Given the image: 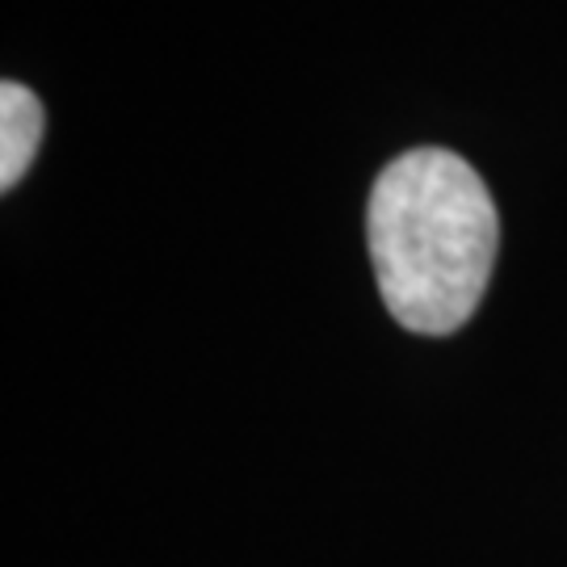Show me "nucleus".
<instances>
[{"label":"nucleus","mask_w":567,"mask_h":567,"mask_svg":"<svg viewBox=\"0 0 567 567\" xmlns=\"http://www.w3.org/2000/svg\"><path fill=\"white\" fill-rule=\"evenodd\" d=\"M365 244L383 307L421 337H450L480 311L501 248L484 177L446 147H412L374 177Z\"/></svg>","instance_id":"obj_1"},{"label":"nucleus","mask_w":567,"mask_h":567,"mask_svg":"<svg viewBox=\"0 0 567 567\" xmlns=\"http://www.w3.org/2000/svg\"><path fill=\"white\" fill-rule=\"evenodd\" d=\"M47 135V110L18 81L0 84V189H13L39 156Z\"/></svg>","instance_id":"obj_2"}]
</instances>
